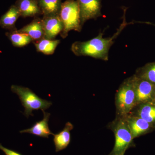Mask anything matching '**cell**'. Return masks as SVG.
Listing matches in <instances>:
<instances>
[{
    "instance_id": "cell-3",
    "label": "cell",
    "mask_w": 155,
    "mask_h": 155,
    "mask_svg": "<svg viewBox=\"0 0 155 155\" xmlns=\"http://www.w3.org/2000/svg\"><path fill=\"white\" fill-rule=\"evenodd\" d=\"M11 90L19 97L25 109L23 114L27 118L30 116H34L32 111L39 110L45 111L52 104L51 102L42 99L28 87L12 85Z\"/></svg>"
},
{
    "instance_id": "cell-12",
    "label": "cell",
    "mask_w": 155,
    "mask_h": 155,
    "mask_svg": "<svg viewBox=\"0 0 155 155\" xmlns=\"http://www.w3.org/2000/svg\"><path fill=\"white\" fill-rule=\"evenodd\" d=\"M73 129V125L70 122H67L63 130L54 134V144L56 152L63 150L68 147L71 140L70 131Z\"/></svg>"
},
{
    "instance_id": "cell-22",
    "label": "cell",
    "mask_w": 155,
    "mask_h": 155,
    "mask_svg": "<svg viewBox=\"0 0 155 155\" xmlns=\"http://www.w3.org/2000/svg\"><path fill=\"white\" fill-rule=\"evenodd\" d=\"M154 102L155 103V101H154Z\"/></svg>"
},
{
    "instance_id": "cell-11",
    "label": "cell",
    "mask_w": 155,
    "mask_h": 155,
    "mask_svg": "<svg viewBox=\"0 0 155 155\" xmlns=\"http://www.w3.org/2000/svg\"><path fill=\"white\" fill-rule=\"evenodd\" d=\"M15 5L21 17H36L42 14L38 0H17Z\"/></svg>"
},
{
    "instance_id": "cell-6",
    "label": "cell",
    "mask_w": 155,
    "mask_h": 155,
    "mask_svg": "<svg viewBox=\"0 0 155 155\" xmlns=\"http://www.w3.org/2000/svg\"><path fill=\"white\" fill-rule=\"evenodd\" d=\"M137 106L140 104L154 102L155 84L133 75Z\"/></svg>"
},
{
    "instance_id": "cell-15",
    "label": "cell",
    "mask_w": 155,
    "mask_h": 155,
    "mask_svg": "<svg viewBox=\"0 0 155 155\" xmlns=\"http://www.w3.org/2000/svg\"><path fill=\"white\" fill-rule=\"evenodd\" d=\"M41 14L44 16L59 15L62 0H38Z\"/></svg>"
},
{
    "instance_id": "cell-8",
    "label": "cell",
    "mask_w": 155,
    "mask_h": 155,
    "mask_svg": "<svg viewBox=\"0 0 155 155\" xmlns=\"http://www.w3.org/2000/svg\"><path fill=\"white\" fill-rule=\"evenodd\" d=\"M45 38L49 39H54L60 34L64 28V25L59 15L44 16L42 19Z\"/></svg>"
},
{
    "instance_id": "cell-14",
    "label": "cell",
    "mask_w": 155,
    "mask_h": 155,
    "mask_svg": "<svg viewBox=\"0 0 155 155\" xmlns=\"http://www.w3.org/2000/svg\"><path fill=\"white\" fill-rule=\"evenodd\" d=\"M20 12L15 5L11 6L0 19V25L2 28L13 31L17 30L15 23L19 17Z\"/></svg>"
},
{
    "instance_id": "cell-1",
    "label": "cell",
    "mask_w": 155,
    "mask_h": 155,
    "mask_svg": "<svg viewBox=\"0 0 155 155\" xmlns=\"http://www.w3.org/2000/svg\"><path fill=\"white\" fill-rule=\"evenodd\" d=\"M126 10V9H124L122 23L113 36L104 38L103 37L104 34L100 32L97 36L87 41H75L71 47L72 52L77 56H89L107 61L109 50L114 43V40L128 25L125 18Z\"/></svg>"
},
{
    "instance_id": "cell-13",
    "label": "cell",
    "mask_w": 155,
    "mask_h": 155,
    "mask_svg": "<svg viewBox=\"0 0 155 155\" xmlns=\"http://www.w3.org/2000/svg\"><path fill=\"white\" fill-rule=\"evenodd\" d=\"M18 31L26 34L31 37L33 41H35L45 38L42 19L38 17H35L29 24L24 26Z\"/></svg>"
},
{
    "instance_id": "cell-2",
    "label": "cell",
    "mask_w": 155,
    "mask_h": 155,
    "mask_svg": "<svg viewBox=\"0 0 155 155\" xmlns=\"http://www.w3.org/2000/svg\"><path fill=\"white\" fill-rule=\"evenodd\" d=\"M59 16L64 25L63 30L60 34L63 38L67 37L70 31L78 32L81 31L82 26L77 1L67 0L62 3Z\"/></svg>"
},
{
    "instance_id": "cell-4",
    "label": "cell",
    "mask_w": 155,
    "mask_h": 155,
    "mask_svg": "<svg viewBox=\"0 0 155 155\" xmlns=\"http://www.w3.org/2000/svg\"><path fill=\"white\" fill-rule=\"evenodd\" d=\"M116 105L119 116L125 117L137 106L133 76L127 78L116 93Z\"/></svg>"
},
{
    "instance_id": "cell-19",
    "label": "cell",
    "mask_w": 155,
    "mask_h": 155,
    "mask_svg": "<svg viewBox=\"0 0 155 155\" xmlns=\"http://www.w3.org/2000/svg\"><path fill=\"white\" fill-rule=\"evenodd\" d=\"M137 77L155 84V62L148 63L137 70Z\"/></svg>"
},
{
    "instance_id": "cell-9",
    "label": "cell",
    "mask_w": 155,
    "mask_h": 155,
    "mask_svg": "<svg viewBox=\"0 0 155 155\" xmlns=\"http://www.w3.org/2000/svg\"><path fill=\"white\" fill-rule=\"evenodd\" d=\"M124 117L133 139L147 133L152 127L149 122L135 115L130 114Z\"/></svg>"
},
{
    "instance_id": "cell-7",
    "label": "cell",
    "mask_w": 155,
    "mask_h": 155,
    "mask_svg": "<svg viewBox=\"0 0 155 155\" xmlns=\"http://www.w3.org/2000/svg\"><path fill=\"white\" fill-rule=\"evenodd\" d=\"M80 9L82 26L89 19L101 16V0H76Z\"/></svg>"
},
{
    "instance_id": "cell-17",
    "label": "cell",
    "mask_w": 155,
    "mask_h": 155,
    "mask_svg": "<svg viewBox=\"0 0 155 155\" xmlns=\"http://www.w3.org/2000/svg\"><path fill=\"white\" fill-rule=\"evenodd\" d=\"M60 43V40L49 39L44 38L35 42V45L37 51L48 55L54 53Z\"/></svg>"
},
{
    "instance_id": "cell-16",
    "label": "cell",
    "mask_w": 155,
    "mask_h": 155,
    "mask_svg": "<svg viewBox=\"0 0 155 155\" xmlns=\"http://www.w3.org/2000/svg\"><path fill=\"white\" fill-rule=\"evenodd\" d=\"M136 116L146 120L152 125L155 124V103L149 102L139 104Z\"/></svg>"
},
{
    "instance_id": "cell-20",
    "label": "cell",
    "mask_w": 155,
    "mask_h": 155,
    "mask_svg": "<svg viewBox=\"0 0 155 155\" xmlns=\"http://www.w3.org/2000/svg\"><path fill=\"white\" fill-rule=\"evenodd\" d=\"M0 150L2 151L5 155H22L18 152L5 147L1 143H0Z\"/></svg>"
},
{
    "instance_id": "cell-18",
    "label": "cell",
    "mask_w": 155,
    "mask_h": 155,
    "mask_svg": "<svg viewBox=\"0 0 155 155\" xmlns=\"http://www.w3.org/2000/svg\"><path fill=\"white\" fill-rule=\"evenodd\" d=\"M12 44L17 47H22L33 41L30 36L26 34L19 32L18 30L13 31L6 33Z\"/></svg>"
},
{
    "instance_id": "cell-10",
    "label": "cell",
    "mask_w": 155,
    "mask_h": 155,
    "mask_svg": "<svg viewBox=\"0 0 155 155\" xmlns=\"http://www.w3.org/2000/svg\"><path fill=\"white\" fill-rule=\"evenodd\" d=\"M42 112L44 114L43 119L35 122L30 128L20 130V133L30 134L32 135L46 138H48L50 135H54V134L50 130L48 125L51 114L45 111H42Z\"/></svg>"
},
{
    "instance_id": "cell-5",
    "label": "cell",
    "mask_w": 155,
    "mask_h": 155,
    "mask_svg": "<svg viewBox=\"0 0 155 155\" xmlns=\"http://www.w3.org/2000/svg\"><path fill=\"white\" fill-rule=\"evenodd\" d=\"M115 137L113 150L108 155H124L128 148L134 146L133 138L125 117L119 116L112 127Z\"/></svg>"
},
{
    "instance_id": "cell-21",
    "label": "cell",
    "mask_w": 155,
    "mask_h": 155,
    "mask_svg": "<svg viewBox=\"0 0 155 155\" xmlns=\"http://www.w3.org/2000/svg\"><path fill=\"white\" fill-rule=\"evenodd\" d=\"M142 22V23H146V24H149V25H154V26H155V24H154V23H151V22Z\"/></svg>"
}]
</instances>
